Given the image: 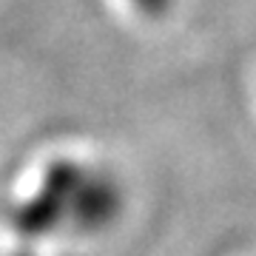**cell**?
<instances>
[{
	"instance_id": "1",
	"label": "cell",
	"mask_w": 256,
	"mask_h": 256,
	"mask_svg": "<svg viewBox=\"0 0 256 256\" xmlns=\"http://www.w3.org/2000/svg\"><path fill=\"white\" fill-rule=\"evenodd\" d=\"M126 3L137 12L140 18H146V20H165L171 12H174L176 0H126Z\"/></svg>"
}]
</instances>
